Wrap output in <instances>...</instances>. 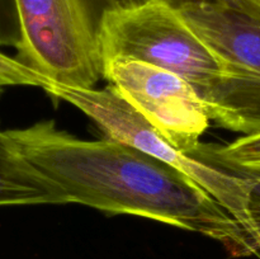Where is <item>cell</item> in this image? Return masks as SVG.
I'll use <instances>...</instances> for the list:
<instances>
[{"label":"cell","mask_w":260,"mask_h":259,"mask_svg":"<svg viewBox=\"0 0 260 259\" xmlns=\"http://www.w3.org/2000/svg\"><path fill=\"white\" fill-rule=\"evenodd\" d=\"M254 223H255V231H256V235H258L259 240H260V216H256L254 218Z\"/></svg>","instance_id":"13"},{"label":"cell","mask_w":260,"mask_h":259,"mask_svg":"<svg viewBox=\"0 0 260 259\" xmlns=\"http://www.w3.org/2000/svg\"><path fill=\"white\" fill-rule=\"evenodd\" d=\"M222 60L228 80L211 119L244 135L260 134V22L223 0H164Z\"/></svg>","instance_id":"5"},{"label":"cell","mask_w":260,"mask_h":259,"mask_svg":"<svg viewBox=\"0 0 260 259\" xmlns=\"http://www.w3.org/2000/svg\"><path fill=\"white\" fill-rule=\"evenodd\" d=\"M250 180V201H249V208H250V216L253 218L254 216H260V180Z\"/></svg>","instance_id":"11"},{"label":"cell","mask_w":260,"mask_h":259,"mask_svg":"<svg viewBox=\"0 0 260 259\" xmlns=\"http://www.w3.org/2000/svg\"><path fill=\"white\" fill-rule=\"evenodd\" d=\"M20 27L15 57L43 79L93 88L103 78L101 29L113 0H14Z\"/></svg>","instance_id":"3"},{"label":"cell","mask_w":260,"mask_h":259,"mask_svg":"<svg viewBox=\"0 0 260 259\" xmlns=\"http://www.w3.org/2000/svg\"><path fill=\"white\" fill-rule=\"evenodd\" d=\"M42 89L84 112L101 127L109 140L136 147L194 180L240 223L255 245L260 258L249 208L250 180L230 174L175 149L112 85L104 89H84L61 85L45 79Z\"/></svg>","instance_id":"4"},{"label":"cell","mask_w":260,"mask_h":259,"mask_svg":"<svg viewBox=\"0 0 260 259\" xmlns=\"http://www.w3.org/2000/svg\"><path fill=\"white\" fill-rule=\"evenodd\" d=\"M113 2L116 4V8H132L150 2H155V0H113Z\"/></svg>","instance_id":"12"},{"label":"cell","mask_w":260,"mask_h":259,"mask_svg":"<svg viewBox=\"0 0 260 259\" xmlns=\"http://www.w3.org/2000/svg\"><path fill=\"white\" fill-rule=\"evenodd\" d=\"M101 52L103 62L129 58L177 74L200 94L210 119L228 80L222 60L164 0L109 10L102 24Z\"/></svg>","instance_id":"2"},{"label":"cell","mask_w":260,"mask_h":259,"mask_svg":"<svg viewBox=\"0 0 260 259\" xmlns=\"http://www.w3.org/2000/svg\"><path fill=\"white\" fill-rule=\"evenodd\" d=\"M20 41V27L14 0H0V47H17Z\"/></svg>","instance_id":"9"},{"label":"cell","mask_w":260,"mask_h":259,"mask_svg":"<svg viewBox=\"0 0 260 259\" xmlns=\"http://www.w3.org/2000/svg\"><path fill=\"white\" fill-rule=\"evenodd\" d=\"M62 203L68 196L29 159L18 130H0V207Z\"/></svg>","instance_id":"7"},{"label":"cell","mask_w":260,"mask_h":259,"mask_svg":"<svg viewBox=\"0 0 260 259\" xmlns=\"http://www.w3.org/2000/svg\"><path fill=\"white\" fill-rule=\"evenodd\" d=\"M190 156L230 174L260 180V134L244 135L233 144H200Z\"/></svg>","instance_id":"8"},{"label":"cell","mask_w":260,"mask_h":259,"mask_svg":"<svg viewBox=\"0 0 260 259\" xmlns=\"http://www.w3.org/2000/svg\"><path fill=\"white\" fill-rule=\"evenodd\" d=\"M223 2L260 22V0H223Z\"/></svg>","instance_id":"10"},{"label":"cell","mask_w":260,"mask_h":259,"mask_svg":"<svg viewBox=\"0 0 260 259\" xmlns=\"http://www.w3.org/2000/svg\"><path fill=\"white\" fill-rule=\"evenodd\" d=\"M17 130L29 159L65 192L69 203L151 218L215 239L234 256H258L240 223L162 160L114 140L78 139L53 121Z\"/></svg>","instance_id":"1"},{"label":"cell","mask_w":260,"mask_h":259,"mask_svg":"<svg viewBox=\"0 0 260 259\" xmlns=\"http://www.w3.org/2000/svg\"><path fill=\"white\" fill-rule=\"evenodd\" d=\"M103 78L175 149L189 154L210 122L207 108L187 80L129 58L104 61Z\"/></svg>","instance_id":"6"}]
</instances>
